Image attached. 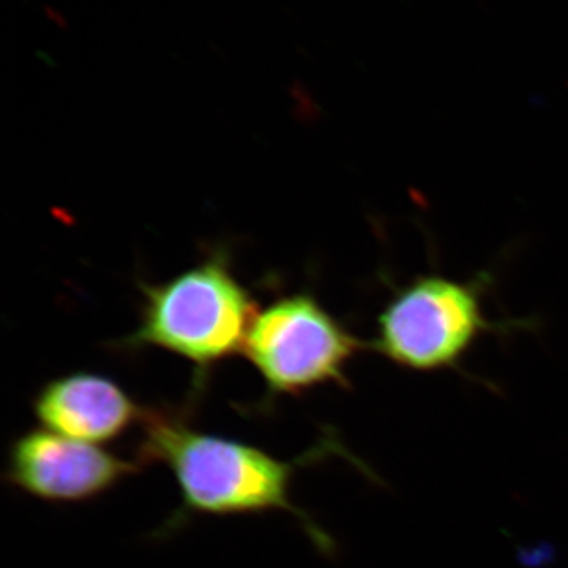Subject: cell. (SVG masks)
Segmentation results:
<instances>
[{
  "label": "cell",
  "instance_id": "obj_5",
  "mask_svg": "<svg viewBox=\"0 0 568 568\" xmlns=\"http://www.w3.org/2000/svg\"><path fill=\"white\" fill-rule=\"evenodd\" d=\"M142 467L136 457L33 428L11 443L3 481L44 503L82 504L106 495Z\"/></svg>",
  "mask_w": 568,
  "mask_h": 568
},
{
  "label": "cell",
  "instance_id": "obj_3",
  "mask_svg": "<svg viewBox=\"0 0 568 568\" xmlns=\"http://www.w3.org/2000/svg\"><path fill=\"white\" fill-rule=\"evenodd\" d=\"M507 331L508 324L488 320L480 282L429 274L395 290L368 347L399 368L446 372L459 369L481 335Z\"/></svg>",
  "mask_w": 568,
  "mask_h": 568
},
{
  "label": "cell",
  "instance_id": "obj_1",
  "mask_svg": "<svg viewBox=\"0 0 568 568\" xmlns=\"http://www.w3.org/2000/svg\"><path fill=\"white\" fill-rule=\"evenodd\" d=\"M148 407L136 458L145 467L163 465L173 473L182 504L166 529H175L190 515H256L290 511L324 555L335 541L315 519L291 500V484L301 467L327 455L349 452L334 429L317 446L293 462H283L264 448L222 435L201 432L192 425V407Z\"/></svg>",
  "mask_w": 568,
  "mask_h": 568
},
{
  "label": "cell",
  "instance_id": "obj_6",
  "mask_svg": "<svg viewBox=\"0 0 568 568\" xmlns=\"http://www.w3.org/2000/svg\"><path fill=\"white\" fill-rule=\"evenodd\" d=\"M41 428L88 444L119 439L141 424L148 407L138 405L111 377L74 372L48 381L32 402Z\"/></svg>",
  "mask_w": 568,
  "mask_h": 568
},
{
  "label": "cell",
  "instance_id": "obj_4",
  "mask_svg": "<svg viewBox=\"0 0 568 568\" xmlns=\"http://www.w3.org/2000/svg\"><path fill=\"white\" fill-rule=\"evenodd\" d=\"M365 347L315 295H283L257 310L244 354L265 384L261 409L280 396L324 386L349 388L347 368Z\"/></svg>",
  "mask_w": 568,
  "mask_h": 568
},
{
  "label": "cell",
  "instance_id": "obj_2",
  "mask_svg": "<svg viewBox=\"0 0 568 568\" xmlns=\"http://www.w3.org/2000/svg\"><path fill=\"white\" fill-rule=\"evenodd\" d=\"M142 293L140 325L123 349L156 347L185 358L196 369L192 402L197 403L213 366L244 353L257 313L252 294L226 253H213L168 282L144 284Z\"/></svg>",
  "mask_w": 568,
  "mask_h": 568
}]
</instances>
